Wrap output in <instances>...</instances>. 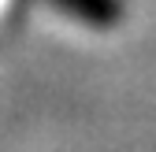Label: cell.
Wrapping results in <instances>:
<instances>
[{"label":"cell","mask_w":156,"mask_h":152,"mask_svg":"<svg viewBox=\"0 0 156 152\" xmlns=\"http://www.w3.org/2000/svg\"><path fill=\"white\" fill-rule=\"evenodd\" d=\"M48 4L86 26H97V30L115 26L123 19V0H48Z\"/></svg>","instance_id":"6da1fadb"}]
</instances>
